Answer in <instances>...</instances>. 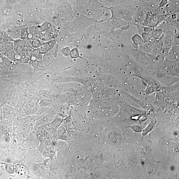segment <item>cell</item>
<instances>
[{"label":"cell","instance_id":"cell-1","mask_svg":"<svg viewBox=\"0 0 179 179\" xmlns=\"http://www.w3.org/2000/svg\"><path fill=\"white\" fill-rule=\"evenodd\" d=\"M33 54L34 50L31 48H28L25 50V55L28 57H31Z\"/></svg>","mask_w":179,"mask_h":179}]
</instances>
